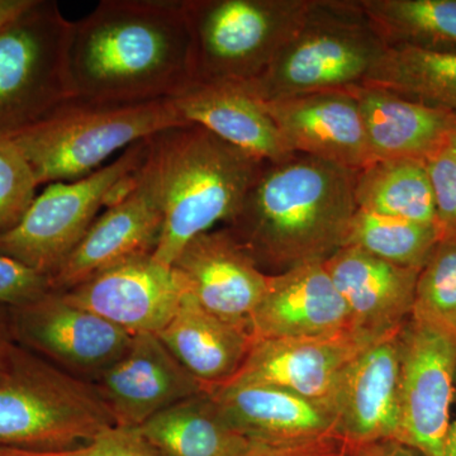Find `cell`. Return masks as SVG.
I'll return each mask as SVG.
<instances>
[{"instance_id": "obj_29", "label": "cell", "mask_w": 456, "mask_h": 456, "mask_svg": "<svg viewBox=\"0 0 456 456\" xmlns=\"http://www.w3.org/2000/svg\"><path fill=\"white\" fill-rule=\"evenodd\" d=\"M436 224L403 220L358 209L345 246H354L403 268H424L440 241Z\"/></svg>"}, {"instance_id": "obj_18", "label": "cell", "mask_w": 456, "mask_h": 456, "mask_svg": "<svg viewBox=\"0 0 456 456\" xmlns=\"http://www.w3.org/2000/svg\"><path fill=\"white\" fill-rule=\"evenodd\" d=\"M369 345L353 334L256 340L239 373L227 383L268 384L331 410L342 373Z\"/></svg>"}, {"instance_id": "obj_37", "label": "cell", "mask_w": 456, "mask_h": 456, "mask_svg": "<svg viewBox=\"0 0 456 456\" xmlns=\"http://www.w3.org/2000/svg\"><path fill=\"white\" fill-rule=\"evenodd\" d=\"M16 344L9 329L7 311H0V369L4 365L12 346Z\"/></svg>"}, {"instance_id": "obj_16", "label": "cell", "mask_w": 456, "mask_h": 456, "mask_svg": "<svg viewBox=\"0 0 456 456\" xmlns=\"http://www.w3.org/2000/svg\"><path fill=\"white\" fill-rule=\"evenodd\" d=\"M399 331L360 351L341 375L331 411L336 437L347 448L378 440L399 439Z\"/></svg>"}, {"instance_id": "obj_34", "label": "cell", "mask_w": 456, "mask_h": 456, "mask_svg": "<svg viewBox=\"0 0 456 456\" xmlns=\"http://www.w3.org/2000/svg\"><path fill=\"white\" fill-rule=\"evenodd\" d=\"M51 290L50 279L0 256V311L25 305Z\"/></svg>"}, {"instance_id": "obj_17", "label": "cell", "mask_w": 456, "mask_h": 456, "mask_svg": "<svg viewBox=\"0 0 456 456\" xmlns=\"http://www.w3.org/2000/svg\"><path fill=\"white\" fill-rule=\"evenodd\" d=\"M323 265L360 340L373 344L395 334L412 314L419 269L395 265L354 246L341 248Z\"/></svg>"}, {"instance_id": "obj_10", "label": "cell", "mask_w": 456, "mask_h": 456, "mask_svg": "<svg viewBox=\"0 0 456 456\" xmlns=\"http://www.w3.org/2000/svg\"><path fill=\"white\" fill-rule=\"evenodd\" d=\"M399 340L398 440L422 456H445L456 392V336L411 316Z\"/></svg>"}, {"instance_id": "obj_38", "label": "cell", "mask_w": 456, "mask_h": 456, "mask_svg": "<svg viewBox=\"0 0 456 456\" xmlns=\"http://www.w3.org/2000/svg\"><path fill=\"white\" fill-rule=\"evenodd\" d=\"M31 0H0V27L22 12Z\"/></svg>"}, {"instance_id": "obj_31", "label": "cell", "mask_w": 456, "mask_h": 456, "mask_svg": "<svg viewBox=\"0 0 456 456\" xmlns=\"http://www.w3.org/2000/svg\"><path fill=\"white\" fill-rule=\"evenodd\" d=\"M37 188L26 159L11 141L0 140V235L20 224Z\"/></svg>"}, {"instance_id": "obj_15", "label": "cell", "mask_w": 456, "mask_h": 456, "mask_svg": "<svg viewBox=\"0 0 456 456\" xmlns=\"http://www.w3.org/2000/svg\"><path fill=\"white\" fill-rule=\"evenodd\" d=\"M114 424L137 428L165 408L207 392L156 334L132 338L125 353L93 380Z\"/></svg>"}, {"instance_id": "obj_7", "label": "cell", "mask_w": 456, "mask_h": 456, "mask_svg": "<svg viewBox=\"0 0 456 456\" xmlns=\"http://www.w3.org/2000/svg\"><path fill=\"white\" fill-rule=\"evenodd\" d=\"M146 154L147 141L142 140L86 178L47 185L20 224L0 235V256L53 278L102 208L116 202L134 185Z\"/></svg>"}, {"instance_id": "obj_24", "label": "cell", "mask_w": 456, "mask_h": 456, "mask_svg": "<svg viewBox=\"0 0 456 456\" xmlns=\"http://www.w3.org/2000/svg\"><path fill=\"white\" fill-rule=\"evenodd\" d=\"M156 335L207 392L239 373L254 344L250 331L204 310L188 294Z\"/></svg>"}, {"instance_id": "obj_11", "label": "cell", "mask_w": 456, "mask_h": 456, "mask_svg": "<svg viewBox=\"0 0 456 456\" xmlns=\"http://www.w3.org/2000/svg\"><path fill=\"white\" fill-rule=\"evenodd\" d=\"M7 318L18 345L88 382L110 368L134 338L53 289L9 308Z\"/></svg>"}, {"instance_id": "obj_9", "label": "cell", "mask_w": 456, "mask_h": 456, "mask_svg": "<svg viewBox=\"0 0 456 456\" xmlns=\"http://www.w3.org/2000/svg\"><path fill=\"white\" fill-rule=\"evenodd\" d=\"M73 22L55 0H31L0 27V140L70 99L66 55Z\"/></svg>"}, {"instance_id": "obj_13", "label": "cell", "mask_w": 456, "mask_h": 456, "mask_svg": "<svg viewBox=\"0 0 456 456\" xmlns=\"http://www.w3.org/2000/svg\"><path fill=\"white\" fill-rule=\"evenodd\" d=\"M163 226V206L145 159L134 185L98 216L50 279L51 289L66 292L119 261L154 254Z\"/></svg>"}, {"instance_id": "obj_20", "label": "cell", "mask_w": 456, "mask_h": 456, "mask_svg": "<svg viewBox=\"0 0 456 456\" xmlns=\"http://www.w3.org/2000/svg\"><path fill=\"white\" fill-rule=\"evenodd\" d=\"M265 106L293 154L351 170L369 164L364 125L351 89L293 95L265 102Z\"/></svg>"}, {"instance_id": "obj_19", "label": "cell", "mask_w": 456, "mask_h": 456, "mask_svg": "<svg viewBox=\"0 0 456 456\" xmlns=\"http://www.w3.org/2000/svg\"><path fill=\"white\" fill-rule=\"evenodd\" d=\"M250 332L254 341L353 334L346 303L323 263L269 274L265 292L251 316Z\"/></svg>"}, {"instance_id": "obj_27", "label": "cell", "mask_w": 456, "mask_h": 456, "mask_svg": "<svg viewBox=\"0 0 456 456\" xmlns=\"http://www.w3.org/2000/svg\"><path fill=\"white\" fill-rule=\"evenodd\" d=\"M362 86L456 113V53L388 47Z\"/></svg>"}, {"instance_id": "obj_21", "label": "cell", "mask_w": 456, "mask_h": 456, "mask_svg": "<svg viewBox=\"0 0 456 456\" xmlns=\"http://www.w3.org/2000/svg\"><path fill=\"white\" fill-rule=\"evenodd\" d=\"M208 393L228 425L253 444L293 445L336 437L330 408L287 389L227 383Z\"/></svg>"}, {"instance_id": "obj_12", "label": "cell", "mask_w": 456, "mask_h": 456, "mask_svg": "<svg viewBox=\"0 0 456 456\" xmlns=\"http://www.w3.org/2000/svg\"><path fill=\"white\" fill-rule=\"evenodd\" d=\"M65 298L128 334H158L178 311L187 289L175 270L137 255L95 273Z\"/></svg>"}, {"instance_id": "obj_35", "label": "cell", "mask_w": 456, "mask_h": 456, "mask_svg": "<svg viewBox=\"0 0 456 456\" xmlns=\"http://www.w3.org/2000/svg\"><path fill=\"white\" fill-rule=\"evenodd\" d=\"M347 446L336 437L310 441V443L293 444V445H260L254 444L253 448L242 456H346Z\"/></svg>"}, {"instance_id": "obj_4", "label": "cell", "mask_w": 456, "mask_h": 456, "mask_svg": "<svg viewBox=\"0 0 456 456\" xmlns=\"http://www.w3.org/2000/svg\"><path fill=\"white\" fill-rule=\"evenodd\" d=\"M114 425L94 384L12 346L0 369V448L61 452Z\"/></svg>"}, {"instance_id": "obj_30", "label": "cell", "mask_w": 456, "mask_h": 456, "mask_svg": "<svg viewBox=\"0 0 456 456\" xmlns=\"http://www.w3.org/2000/svg\"><path fill=\"white\" fill-rule=\"evenodd\" d=\"M411 316L456 336V237L440 239L419 270Z\"/></svg>"}, {"instance_id": "obj_32", "label": "cell", "mask_w": 456, "mask_h": 456, "mask_svg": "<svg viewBox=\"0 0 456 456\" xmlns=\"http://www.w3.org/2000/svg\"><path fill=\"white\" fill-rule=\"evenodd\" d=\"M441 239L456 237V161L444 146L426 160Z\"/></svg>"}, {"instance_id": "obj_1", "label": "cell", "mask_w": 456, "mask_h": 456, "mask_svg": "<svg viewBox=\"0 0 456 456\" xmlns=\"http://www.w3.org/2000/svg\"><path fill=\"white\" fill-rule=\"evenodd\" d=\"M70 99L137 104L174 99L196 80L183 0H102L71 25Z\"/></svg>"}, {"instance_id": "obj_23", "label": "cell", "mask_w": 456, "mask_h": 456, "mask_svg": "<svg viewBox=\"0 0 456 456\" xmlns=\"http://www.w3.org/2000/svg\"><path fill=\"white\" fill-rule=\"evenodd\" d=\"M364 125L369 164L428 160L445 146L454 112L401 97L377 86L351 88Z\"/></svg>"}, {"instance_id": "obj_14", "label": "cell", "mask_w": 456, "mask_h": 456, "mask_svg": "<svg viewBox=\"0 0 456 456\" xmlns=\"http://www.w3.org/2000/svg\"><path fill=\"white\" fill-rule=\"evenodd\" d=\"M171 268L182 278L188 296L204 310L250 331L251 316L265 292L269 274L232 231L224 226L194 237Z\"/></svg>"}, {"instance_id": "obj_5", "label": "cell", "mask_w": 456, "mask_h": 456, "mask_svg": "<svg viewBox=\"0 0 456 456\" xmlns=\"http://www.w3.org/2000/svg\"><path fill=\"white\" fill-rule=\"evenodd\" d=\"M185 125L171 99L137 104H92L69 99L9 139L35 174L38 187L73 182L101 169L114 152Z\"/></svg>"}, {"instance_id": "obj_6", "label": "cell", "mask_w": 456, "mask_h": 456, "mask_svg": "<svg viewBox=\"0 0 456 456\" xmlns=\"http://www.w3.org/2000/svg\"><path fill=\"white\" fill-rule=\"evenodd\" d=\"M387 50L360 0H312L292 40L248 84L264 102L355 88Z\"/></svg>"}, {"instance_id": "obj_25", "label": "cell", "mask_w": 456, "mask_h": 456, "mask_svg": "<svg viewBox=\"0 0 456 456\" xmlns=\"http://www.w3.org/2000/svg\"><path fill=\"white\" fill-rule=\"evenodd\" d=\"M136 430L163 456H242L254 445L228 425L208 392L165 408Z\"/></svg>"}, {"instance_id": "obj_26", "label": "cell", "mask_w": 456, "mask_h": 456, "mask_svg": "<svg viewBox=\"0 0 456 456\" xmlns=\"http://www.w3.org/2000/svg\"><path fill=\"white\" fill-rule=\"evenodd\" d=\"M358 209L389 217L436 224L434 191L426 161L380 160L356 171Z\"/></svg>"}, {"instance_id": "obj_41", "label": "cell", "mask_w": 456, "mask_h": 456, "mask_svg": "<svg viewBox=\"0 0 456 456\" xmlns=\"http://www.w3.org/2000/svg\"><path fill=\"white\" fill-rule=\"evenodd\" d=\"M0 456H31L29 450L0 448Z\"/></svg>"}, {"instance_id": "obj_33", "label": "cell", "mask_w": 456, "mask_h": 456, "mask_svg": "<svg viewBox=\"0 0 456 456\" xmlns=\"http://www.w3.org/2000/svg\"><path fill=\"white\" fill-rule=\"evenodd\" d=\"M32 456H163L136 428L110 426L88 443L61 452H32Z\"/></svg>"}, {"instance_id": "obj_36", "label": "cell", "mask_w": 456, "mask_h": 456, "mask_svg": "<svg viewBox=\"0 0 456 456\" xmlns=\"http://www.w3.org/2000/svg\"><path fill=\"white\" fill-rule=\"evenodd\" d=\"M346 456H422L416 449L397 439L373 441L349 446Z\"/></svg>"}, {"instance_id": "obj_22", "label": "cell", "mask_w": 456, "mask_h": 456, "mask_svg": "<svg viewBox=\"0 0 456 456\" xmlns=\"http://www.w3.org/2000/svg\"><path fill=\"white\" fill-rule=\"evenodd\" d=\"M171 101L183 122L200 126L265 163L296 155L285 145L265 102L248 83L194 80Z\"/></svg>"}, {"instance_id": "obj_39", "label": "cell", "mask_w": 456, "mask_h": 456, "mask_svg": "<svg viewBox=\"0 0 456 456\" xmlns=\"http://www.w3.org/2000/svg\"><path fill=\"white\" fill-rule=\"evenodd\" d=\"M445 456H456V416L450 424L448 437H446Z\"/></svg>"}, {"instance_id": "obj_8", "label": "cell", "mask_w": 456, "mask_h": 456, "mask_svg": "<svg viewBox=\"0 0 456 456\" xmlns=\"http://www.w3.org/2000/svg\"><path fill=\"white\" fill-rule=\"evenodd\" d=\"M312 0H183L196 80L251 83L305 22Z\"/></svg>"}, {"instance_id": "obj_28", "label": "cell", "mask_w": 456, "mask_h": 456, "mask_svg": "<svg viewBox=\"0 0 456 456\" xmlns=\"http://www.w3.org/2000/svg\"><path fill=\"white\" fill-rule=\"evenodd\" d=\"M387 47L456 53V0H360Z\"/></svg>"}, {"instance_id": "obj_3", "label": "cell", "mask_w": 456, "mask_h": 456, "mask_svg": "<svg viewBox=\"0 0 456 456\" xmlns=\"http://www.w3.org/2000/svg\"><path fill=\"white\" fill-rule=\"evenodd\" d=\"M146 141V167L164 212L152 256L171 268L194 237L235 217L268 163L191 123L158 132Z\"/></svg>"}, {"instance_id": "obj_40", "label": "cell", "mask_w": 456, "mask_h": 456, "mask_svg": "<svg viewBox=\"0 0 456 456\" xmlns=\"http://www.w3.org/2000/svg\"><path fill=\"white\" fill-rule=\"evenodd\" d=\"M445 147L448 150L449 154L452 156V159L456 161V113L452 117V126L448 136H446Z\"/></svg>"}, {"instance_id": "obj_2", "label": "cell", "mask_w": 456, "mask_h": 456, "mask_svg": "<svg viewBox=\"0 0 456 456\" xmlns=\"http://www.w3.org/2000/svg\"><path fill=\"white\" fill-rule=\"evenodd\" d=\"M356 171L301 154L268 163L226 227L266 274L325 263L358 211Z\"/></svg>"}]
</instances>
